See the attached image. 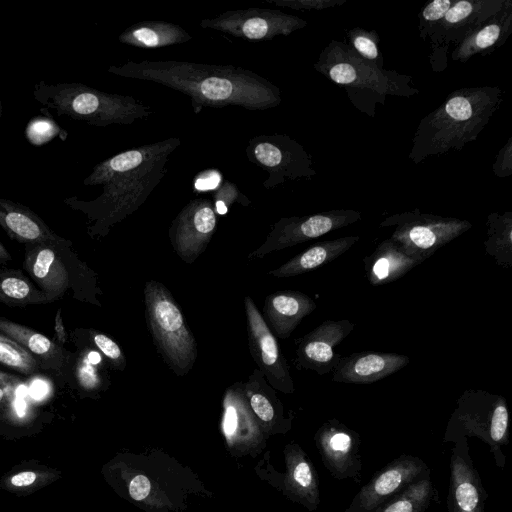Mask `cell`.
Listing matches in <instances>:
<instances>
[{
    "label": "cell",
    "mask_w": 512,
    "mask_h": 512,
    "mask_svg": "<svg viewBox=\"0 0 512 512\" xmlns=\"http://www.w3.org/2000/svg\"><path fill=\"white\" fill-rule=\"evenodd\" d=\"M33 98L57 116H67L96 127L127 125L153 113L130 95L107 93L78 82L34 85Z\"/></svg>",
    "instance_id": "6"
},
{
    "label": "cell",
    "mask_w": 512,
    "mask_h": 512,
    "mask_svg": "<svg viewBox=\"0 0 512 512\" xmlns=\"http://www.w3.org/2000/svg\"><path fill=\"white\" fill-rule=\"evenodd\" d=\"M0 364L26 376L41 370L37 360L30 353L1 332Z\"/></svg>",
    "instance_id": "34"
},
{
    "label": "cell",
    "mask_w": 512,
    "mask_h": 512,
    "mask_svg": "<svg viewBox=\"0 0 512 512\" xmlns=\"http://www.w3.org/2000/svg\"><path fill=\"white\" fill-rule=\"evenodd\" d=\"M54 331H55V338L56 343L63 347V345L67 341V333L64 327V322L61 316V309L59 308L55 315V322H54Z\"/></svg>",
    "instance_id": "45"
},
{
    "label": "cell",
    "mask_w": 512,
    "mask_h": 512,
    "mask_svg": "<svg viewBox=\"0 0 512 512\" xmlns=\"http://www.w3.org/2000/svg\"><path fill=\"white\" fill-rule=\"evenodd\" d=\"M315 309V301L303 292L277 291L265 298L263 318L273 334L280 339H286L302 319Z\"/></svg>",
    "instance_id": "24"
},
{
    "label": "cell",
    "mask_w": 512,
    "mask_h": 512,
    "mask_svg": "<svg viewBox=\"0 0 512 512\" xmlns=\"http://www.w3.org/2000/svg\"><path fill=\"white\" fill-rule=\"evenodd\" d=\"M0 226L12 240L23 245L60 237L29 207L1 197Z\"/></svg>",
    "instance_id": "26"
},
{
    "label": "cell",
    "mask_w": 512,
    "mask_h": 512,
    "mask_svg": "<svg viewBox=\"0 0 512 512\" xmlns=\"http://www.w3.org/2000/svg\"><path fill=\"white\" fill-rule=\"evenodd\" d=\"M359 240L360 237L354 235L317 242L268 274L286 278L307 273L332 262Z\"/></svg>",
    "instance_id": "29"
},
{
    "label": "cell",
    "mask_w": 512,
    "mask_h": 512,
    "mask_svg": "<svg viewBox=\"0 0 512 512\" xmlns=\"http://www.w3.org/2000/svg\"><path fill=\"white\" fill-rule=\"evenodd\" d=\"M235 202L244 206L251 203V201L239 191L237 185L230 181L223 182L213 194L212 203L216 215H226L229 212L230 206Z\"/></svg>",
    "instance_id": "38"
},
{
    "label": "cell",
    "mask_w": 512,
    "mask_h": 512,
    "mask_svg": "<svg viewBox=\"0 0 512 512\" xmlns=\"http://www.w3.org/2000/svg\"><path fill=\"white\" fill-rule=\"evenodd\" d=\"M284 460L283 494L309 512H314L320 504V481L313 463L297 443L285 446Z\"/></svg>",
    "instance_id": "22"
},
{
    "label": "cell",
    "mask_w": 512,
    "mask_h": 512,
    "mask_svg": "<svg viewBox=\"0 0 512 512\" xmlns=\"http://www.w3.org/2000/svg\"><path fill=\"white\" fill-rule=\"evenodd\" d=\"M512 33V0L478 30L473 32L456 45L452 59L461 63L467 62L475 55L487 54L502 44Z\"/></svg>",
    "instance_id": "27"
},
{
    "label": "cell",
    "mask_w": 512,
    "mask_h": 512,
    "mask_svg": "<svg viewBox=\"0 0 512 512\" xmlns=\"http://www.w3.org/2000/svg\"><path fill=\"white\" fill-rule=\"evenodd\" d=\"M47 391L46 385L42 382H36L31 388V394L34 398L39 399L45 395Z\"/></svg>",
    "instance_id": "46"
},
{
    "label": "cell",
    "mask_w": 512,
    "mask_h": 512,
    "mask_svg": "<svg viewBox=\"0 0 512 512\" xmlns=\"http://www.w3.org/2000/svg\"><path fill=\"white\" fill-rule=\"evenodd\" d=\"M494 174L497 177H508L512 173V137L498 152L492 165Z\"/></svg>",
    "instance_id": "43"
},
{
    "label": "cell",
    "mask_w": 512,
    "mask_h": 512,
    "mask_svg": "<svg viewBox=\"0 0 512 512\" xmlns=\"http://www.w3.org/2000/svg\"><path fill=\"white\" fill-rule=\"evenodd\" d=\"M179 137L145 144L122 151L94 166L83 180L86 186H102L93 200L77 196L63 199L88 220L91 238L105 237L111 228L134 213L147 200L167 173L169 156L180 146Z\"/></svg>",
    "instance_id": "1"
},
{
    "label": "cell",
    "mask_w": 512,
    "mask_h": 512,
    "mask_svg": "<svg viewBox=\"0 0 512 512\" xmlns=\"http://www.w3.org/2000/svg\"><path fill=\"white\" fill-rule=\"evenodd\" d=\"M361 213L352 209H335L307 216L279 219L267 235L265 242L248 256L262 258L273 251L295 246L353 224Z\"/></svg>",
    "instance_id": "12"
},
{
    "label": "cell",
    "mask_w": 512,
    "mask_h": 512,
    "mask_svg": "<svg viewBox=\"0 0 512 512\" xmlns=\"http://www.w3.org/2000/svg\"><path fill=\"white\" fill-rule=\"evenodd\" d=\"M431 475L418 456L402 454L376 471L360 488L344 512H369L413 483Z\"/></svg>",
    "instance_id": "13"
},
{
    "label": "cell",
    "mask_w": 512,
    "mask_h": 512,
    "mask_svg": "<svg viewBox=\"0 0 512 512\" xmlns=\"http://www.w3.org/2000/svg\"><path fill=\"white\" fill-rule=\"evenodd\" d=\"M23 381L9 373L0 371V405L5 401L15 402L22 398Z\"/></svg>",
    "instance_id": "42"
},
{
    "label": "cell",
    "mask_w": 512,
    "mask_h": 512,
    "mask_svg": "<svg viewBox=\"0 0 512 512\" xmlns=\"http://www.w3.org/2000/svg\"><path fill=\"white\" fill-rule=\"evenodd\" d=\"M0 303L11 307L50 303L20 269L0 268Z\"/></svg>",
    "instance_id": "32"
},
{
    "label": "cell",
    "mask_w": 512,
    "mask_h": 512,
    "mask_svg": "<svg viewBox=\"0 0 512 512\" xmlns=\"http://www.w3.org/2000/svg\"><path fill=\"white\" fill-rule=\"evenodd\" d=\"M191 39L183 27L167 21H140L127 27L118 37L122 44L143 49L164 48Z\"/></svg>",
    "instance_id": "30"
},
{
    "label": "cell",
    "mask_w": 512,
    "mask_h": 512,
    "mask_svg": "<svg viewBox=\"0 0 512 512\" xmlns=\"http://www.w3.org/2000/svg\"><path fill=\"white\" fill-rule=\"evenodd\" d=\"M220 429L227 449L235 456H255L265 445L266 435L248 404L241 383L225 391Z\"/></svg>",
    "instance_id": "16"
},
{
    "label": "cell",
    "mask_w": 512,
    "mask_h": 512,
    "mask_svg": "<svg viewBox=\"0 0 512 512\" xmlns=\"http://www.w3.org/2000/svg\"><path fill=\"white\" fill-rule=\"evenodd\" d=\"M247 159L268 174L263 187L273 189L287 181L316 175L311 156L297 141L283 134L257 135L249 139Z\"/></svg>",
    "instance_id": "10"
},
{
    "label": "cell",
    "mask_w": 512,
    "mask_h": 512,
    "mask_svg": "<svg viewBox=\"0 0 512 512\" xmlns=\"http://www.w3.org/2000/svg\"><path fill=\"white\" fill-rule=\"evenodd\" d=\"M363 262L366 278L372 286L389 284L422 263L407 255L391 238L379 243L370 255L364 257Z\"/></svg>",
    "instance_id": "28"
},
{
    "label": "cell",
    "mask_w": 512,
    "mask_h": 512,
    "mask_svg": "<svg viewBox=\"0 0 512 512\" xmlns=\"http://www.w3.org/2000/svg\"><path fill=\"white\" fill-rule=\"evenodd\" d=\"M23 270L51 302L72 291V298L101 306L97 274L82 261L73 243L60 236L24 245Z\"/></svg>",
    "instance_id": "5"
},
{
    "label": "cell",
    "mask_w": 512,
    "mask_h": 512,
    "mask_svg": "<svg viewBox=\"0 0 512 512\" xmlns=\"http://www.w3.org/2000/svg\"><path fill=\"white\" fill-rule=\"evenodd\" d=\"M0 332L30 353L37 360L41 370L55 373L65 372L69 354L55 341L3 316H0Z\"/></svg>",
    "instance_id": "25"
},
{
    "label": "cell",
    "mask_w": 512,
    "mask_h": 512,
    "mask_svg": "<svg viewBox=\"0 0 512 512\" xmlns=\"http://www.w3.org/2000/svg\"><path fill=\"white\" fill-rule=\"evenodd\" d=\"M90 341L95 348L110 362L117 370H124L126 366L125 355L119 345L104 333L95 330H88Z\"/></svg>",
    "instance_id": "37"
},
{
    "label": "cell",
    "mask_w": 512,
    "mask_h": 512,
    "mask_svg": "<svg viewBox=\"0 0 512 512\" xmlns=\"http://www.w3.org/2000/svg\"><path fill=\"white\" fill-rule=\"evenodd\" d=\"M502 101L499 87H466L453 91L420 121L409 159L418 164L429 156L461 150L478 137Z\"/></svg>",
    "instance_id": "3"
},
{
    "label": "cell",
    "mask_w": 512,
    "mask_h": 512,
    "mask_svg": "<svg viewBox=\"0 0 512 512\" xmlns=\"http://www.w3.org/2000/svg\"><path fill=\"white\" fill-rule=\"evenodd\" d=\"M217 225L211 200L189 201L172 221L169 238L176 254L186 263H193L206 249Z\"/></svg>",
    "instance_id": "17"
},
{
    "label": "cell",
    "mask_w": 512,
    "mask_h": 512,
    "mask_svg": "<svg viewBox=\"0 0 512 512\" xmlns=\"http://www.w3.org/2000/svg\"><path fill=\"white\" fill-rule=\"evenodd\" d=\"M324 467L337 480L362 479L361 437L338 419L324 422L314 435Z\"/></svg>",
    "instance_id": "14"
},
{
    "label": "cell",
    "mask_w": 512,
    "mask_h": 512,
    "mask_svg": "<svg viewBox=\"0 0 512 512\" xmlns=\"http://www.w3.org/2000/svg\"><path fill=\"white\" fill-rule=\"evenodd\" d=\"M11 260V254L0 241V264H7L8 262H11Z\"/></svg>",
    "instance_id": "47"
},
{
    "label": "cell",
    "mask_w": 512,
    "mask_h": 512,
    "mask_svg": "<svg viewBox=\"0 0 512 512\" xmlns=\"http://www.w3.org/2000/svg\"><path fill=\"white\" fill-rule=\"evenodd\" d=\"M1 116H2V100H1V95H0V119H1Z\"/></svg>",
    "instance_id": "48"
},
{
    "label": "cell",
    "mask_w": 512,
    "mask_h": 512,
    "mask_svg": "<svg viewBox=\"0 0 512 512\" xmlns=\"http://www.w3.org/2000/svg\"><path fill=\"white\" fill-rule=\"evenodd\" d=\"M58 131L59 126L53 119L36 117L28 123L25 134L32 145L39 146L55 137Z\"/></svg>",
    "instance_id": "40"
},
{
    "label": "cell",
    "mask_w": 512,
    "mask_h": 512,
    "mask_svg": "<svg viewBox=\"0 0 512 512\" xmlns=\"http://www.w3.org/2000/svg\"><path fill=\"white\" fill-rule=\"evenodd\" d=\"M147 326L159 353L178 376L187 374L197 358V343L182 312L162 283L150 280L144 288Z\"/></svg>",
    "instance_id": "8"
},
{
    "label": "cell",
    "mask_w": 512,
    "mask_h": 512,
    "mask_svg": "<svg viewBox=\"0 0 512 512\" xmlns=\"http://www.w3.org/2000/svg\"><path fill=\"white\" fill-rule=\"evenodd\" d=\"M410 358L403 354L364 351L340 357L332 371V381L371 384L404 368Z\"/></svg>",
    "instance_id": "21"
},
{
    "label": "cell",
    "mask_w": 512,
    "mask_h": 512,
    "mask_svg": "<svg viewBox=\"0 0 512 512\" xmlns=\"http://www.w3.org/2000/svg\"><path fill=\"white\" fill-rule=\"evenodd\" d=\"M508 0L455 1L442 20L427 32L433 43L459 44L498 14Z\"/></svg>",
    "instance_id": "20"
},
{
    "label": "cell",
    "mask_w": 512,
    "mask_h": 512,
    "mask_svg": "<svg viewBox=\"0 0 512 512\" xmlns=\"http://www.w3.org/2000/svg\"><path fill=\"white\" fill-rule=\"evenodd\" d=\"M101 354L94 350H84L78 356L75 366V377L78 385L86 391L99 390L104 381L100 374Z\"/></svg>",
    "instance_id": "35"
},
{
    "label": "cell",
    "mask_w": 512,
    "mask_h": 512,
    "mask_svg": "<svg viewBox=\"0 0 512 512\" xmlns=\"http://www.w3.org/2000/svg\"><path fill=\"white\" fill-rule=\"evenodd\" d=\"M487 237L484 241L486 254L496 263L510 269L512 267V212L491 213L486 221Z\"/></svg>",
    "instance_id": "33"
},
{
    "label": "cell",
    "mask_w": 512,
    "mask_h": 512,
    "mask_svg": "<svg viewBox=\"0 0 512 512\" xmlns=\"http://www.w3.org/2000/svg\"><path fill=\"white\" fill-rule=\"evenodd\" d=\"M475 437L484 442L495 464L504 469L503 448L509 443V411L505 397L481 389H467L458 398L443 436L444 443Z\"/></svg>",
    "instance_id": "7"
},
{
    "label": "cell",
    "mask_w": 512,
    "mask_h": 512,
    "mask_svg": "<svg viewBox=\"0 0 512 512\" xmlns=\"http://www.w3.org/2000/svg\"><path fill=\"white\" fill-rule=\"evenodd\" d=\"M438 503L439 494L430 475L388 498L369 512H426L432 505Z\"/></svg>",
    "instance_id": "31"
},
{
    "label": "cell",
    "mask_w": 512,
    "mask_h": 512,
    "mask_svg": "<svg viewBox=\"0 0 512 512\" xmlns=\"http://www.w3.org/2000/svg\"><path fill=\"white\" fill-rule=\"evenodd\" d=\"M454 2L453 0H434L422 8L419 13V33L423 40L426 39L430 28L443 19Z\"/></svg>",
    "instance_id": "39"
},
{
    "label": "cell",
    "mask_w": 512,
    "mask_h": 512,
    "mask_svg": "<svg viewBox=\"0 0 512 512\" xmlns=\"http://www.w3.org/2000/svg\"><path fill=\"white\" fill-rule=\"evenodd\" d=\"M395 226L391 239L403 251L424 262L437 250L468 231L467 220L422 213L418 209L394 214L380 223V227Z\"/></svg>",
    "instance_id": "9"
},
{
    "label": "cell",
    "mask_w": 512,
    "mask_h": 512,
    "mask_svg": "<svg viewBox=\"0 0 512 512\" xmlns=\"http://www.w3.org/2000/svg\"><path fill=\"white\" fill-rule=\"evenodd\" d=\"M354 329L348 319L326 320L296 340V364L299 368L325 375L334 370L341 355L334 348Z\"/></svg>",
    "instance_id": "19"
},
{
    "label": "cell",
    "mask_w": 512,
    "mask_h": 512,
    "mask_svg": "<svg viewBox=\"0 0 512 512\" xmlns=\"http://www.w3.org/2000/svg\"><path fill=\"white\" fill-rule=\"evenodd\" d=\"M247 319L248 343L251 356L268 382L275 390L286 394L295 391L289 365L280 351L278 342L257 309L254 301L244 298Z\"/></svg>",
    "instance_id": "15"
},
{
    "label": "cell",
    "mask_w": 512,
    "mask_h": 512,
    "mask_svg": "<svg viewBox=\"0 0 512 512\" xmlns=\"http://www.w3.org/2000/svg\"><path fill=\"white\" fill-rule=\"evenodd\" d=\"M346 43L365 60L383 68L384 58L378 47L379 36L376 31H367L362 28H353L347 32Z\"/></svg>",
    "instance_id": "36"
},
{
    "label": "cell",
    "mask_w": 512,
    "mask_h": 512,
    "mask_svg": "<svg viewBox=\"0 0 512 512\" xmlns=\"http://www.w3.org/2000/svg\"><path fill=\"white\" fill-rule=\"evenodd\" d=\"M108 72L179 91L190 98L195 114L205 107L266 110L278 106L282 100L279 88L268 79L231 64L143 60L111 65Z\"/></svg>",
    "instance_id": "2"
},
{
    "label": "cell",
    "mask_w": 512,
    "mask_h": 512,
    "mask_svg": "<svg viewBox=\"0 0 512 512\" xmlns=\"http://www.w3.org/2000/svg\"><path fill=\"white\" fill-rule=\"evenodd\" d=\"M314 68L343 86L353 104L372 117L376 104L383 105L386 96L411 97L419 93L410 85L411 77L365 60L338 40H331L322 50Z\"/></svg>",
    "instance_id": "4"
},
{
    "label": "cell",
    "mask_w": 512,
    "mask_h": 512,
    "mask_svg": "<svg viewBox=\"0 0 512 512\" xmlns=\"http://www.w3.org/2000/svg\"><path fill=\"white\" fill-rule=\"evenodd\" d=\"M38 479L37 473L34 471H23L13 475L9 482L12 486L17 488L28 487L34 484Z\"/></svg>",
    "instance_id": "44"
},
{
    "label": "cell",
    "mask_w": 512,
    "mask_h": 512,
    "mask_svg": "<svg viewBox=\"0 0 512 512\" xmlns=\"http://www.w3.org/2000/svg\"><path fill=\"white\" fill-rule=\"evenodd\" d=\"M306 26L307 22L295 15L267 8L229 10L200 21L202 28L251 42L271 40L279 35L288 36Z\"/></svg>",
    "instance_id": "11"
},
{
    "label": "cell",
    "mask_w": 512,
    "mask_h": 512,
    "mask_svg": "<svg viewBox=\"0 0 512 512\" xmlns=\"http://www.w3.org/2000/svg\"><path fill=\"white\" fill-rule=\"evenodd\" d=\"M449 468L448 512H484L488 495L470 455L468 438L454 442Z\"/></svg>",
    "instance_id": "18"
},
{
    "label": "cell",
    "mask_w": 512,
    "mask_h": 512,
    "mask_svg": "<svg viewBox=\"0 0 512 512\" xmlns=\"http://www.w3.org/2000/svg\"><path fill=\"white\" fill-rule=\"evenodd\" d=\"M243 389L248 404L266 436L287 433L291 429L292 416L285 417L283 404L261 371L255 369L248 381L243 384Z\"/></svg>",
    "instance_id": "23"
},
{
    "label": "cell",
    "mask_w": 512,
    "mask_h": 512,
    "mask_svg": "<svg viewBox=\"0 0 512 512\" xmlns=\"http://www.w3.org/2000/svg\"><path fill=\"white\" fill-rule=\"evenodd\" d=\"M347 0H266L265 2L294 10H323L344 4Z\"/></svg>",
    "instance_id": "41"
}]
</instances>
